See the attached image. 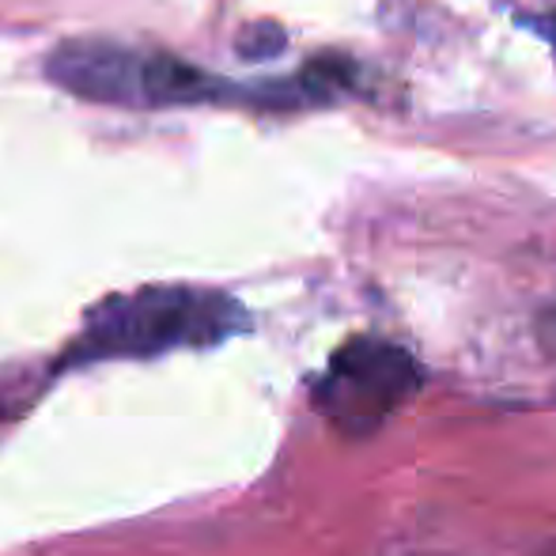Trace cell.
Segmentation results:
<instances>
[{
	"mask_svg": "<svg viewBox=\"0 0 556 556\" xmlns=\"http://www.w3.org/2000/svg\"><path fill=\"white\" fill-rule=\"evenodd\" d=\"M250 330V315L235 295L198 285H144L106 295L84 315L80 337L65 364L155 359L182 349H216Z\"/></svg>",
	"mask_w": 556,
	"mask_h": 556,
	"instance_id": "cell-1",
	"label": "cell"
},
{
	"mask_svg": "<svg viewBox=\"0 0 556 556\" xmlns=\"http://www.w3.org/2000/svg\"><path fill=\"white\" fill-rule=\"evenodd\" d=\"M46 76L61 91L103 106L160 111L198 103H257V88L213 76L163 50L111 42V38H68L46 53Z\"/></svg>",
	"mask_w": 556,
	"mask_h": 556,
	"instance_id": "cell-2",
	"label": "cell"
},
{
	"mask_svg": "<svg viewBox=\"0 0 556 556\" xmlns=\"http://www.w3.org/2000/svg\"><path fill=\"white\" fill-rule=\"evenodd\" d=\"M420 364L394 341L352 337L330 356L315 382V409L344 435H367L387 425L420 390Z\"/></svg>",
	"mask_w": 556,
	"mask_h": 556,
	"instance_id": "cell-3",
	"label": "cell"
},
{
	"mask_svg": "<svg viewBox=\"0 0 556 556\" xmlns=\"http://www.w3.org/2000/svg\"><path fill=\"white\" fill-rule=\"evenodd\" d=\"M538 333H542L545 352H553V356H556V303H549V307H545L542 323H538Z\"/></svg>",
	"mask_w": 556,
	"mask_h": 556,
	"instance_id": "cell-4",
	"label": "cell"
},
{
	"mask_svg": "<svg viewBox=\"0 0 556 556\" xmlns=\"http://www.w3.org/2000/svg\"><path fill=\"white\" fill-rule=\"evenodd\" d=\"M530 27H538V30H542V35L549 38L553 53H556V8H553L549 15H542V20H534V23H530Z\"/></svg>",
	"mask_w": 556,
	"mask_h": 556,
	"instance_id": "cell-5",
	"label": "cell"
}]
</instances>
